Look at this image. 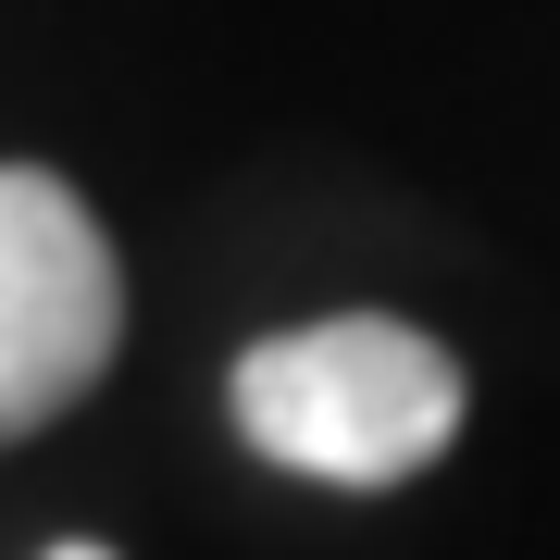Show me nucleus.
<instances>
[{"mask_svg":"<svg viewBox=\"0 0 560 560\" xmlns=\"http://www.w3.org/2000/svg\"><path fill=\"white\" fill-rule=\"evenodd\" d=\"M50 560H113V548H88V536H75V548H50Z\"/></svg>","mask_w":560,"mask_h":560,"instance_id":"obj_3","label":"nucleus"},{"mask_svg":"<svg viewBox=\"0 0 560 560\" xmlns=\"http://www.w3.org/2000/svg\"><path fill=\"white\" fill-rule=\"evenodd\" d=\"M224 411L261 460H287L312 486H411L460 436V361L423 324L337 312V324H287V337L237 349Z\"/></svg>","mask_w":560,"mask_h":560,"instance_id":"obj_1","label":"nucleus"},{"mask_svg":"<svg viewBox=\"0 0 560 560\" xmlns=\"http://www.w3.org/2000/svg\"><path fill=\"white\" fill-rule=\"evenodd\" d=\"M125 349L113 237L50 162H0V448L62 423Z\"/></svg>","mask_w":560,"mask_h":560,"instance_id":"obj_2","label":"nucleus"}]
</instances>
